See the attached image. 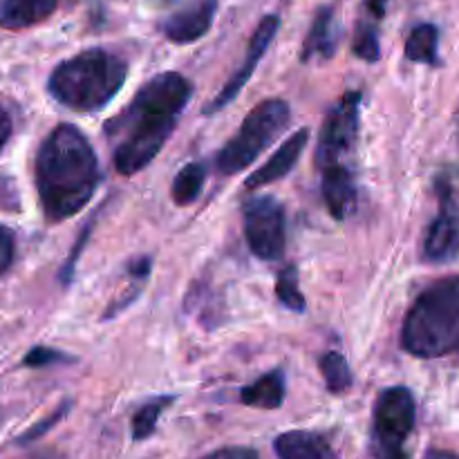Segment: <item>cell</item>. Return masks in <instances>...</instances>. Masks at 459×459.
I'll list each match as a JSON object with an SVG mask.
<instances>
[{"label": "cell", "mask_w": 459, "mask_h": 459, "mask_svg": "<svg viewBox=\"0 0 459 459\" xmlns=\"http://www.w3.org/2000/svg\"><path fill=\"white\" fill-rule=\"evenodd\" d=\"M191 94L193 85L186 76L164 72L139 88L128 108L108 121L106 134L112 142L115 169L121 175L139 173L160 155Z\"/></svg>", "instance_id": "6da1fadb"}, {"label": "cell", "mask_w": 459, "mask_h": 459, "mask_svg": "<svg viewBox=\"0 0 459 459\" xmlns=\"http://www.w3.org/2000/svg\"><path fill=\"white\" fill-rule=\"evenodd\" d=\"M36 191L49 222H63L85 209L101 184L97 152L79 128L58 124L36 155Z\"/></svg>", "instance_id": "7a4b0ae2"}, {"label": "cell", "mask_w": 459, "mask_h": 459, "mask_svg": "<svg viewBox=\"0 0 459 459\" xmlns=\"http://www.w3.org/2000/svg\"><path fill=\"white\" fill-rule=\"evenodd\" d=\"M128 65L108 49L92 48L67 58L48 81V90L61 106L76 112H97L110 103L126 83Z\"/></svg>", "instance_id": "3957f363"}, {"label": "cell", "mask_w": 459, "mask_h": 459, "mask_svg": "<svg viewBox=\"0 0 459 459\" xmlns=\"http://www.w3.org/2000/svg\"><path fill=\"white\" fill-rule=\"evenodd\" d=\"M402 345L420 359H437L459 350V276H446L421 291L408 309Z\"/></svg>", "instance_id": "277c9868"}, {"label": "cell", "mask_w": 459, "mask_h": 459, "mask_svg": "<svg viewBox=\"0 0 459 459\" xmlns=\"http://www.w3.org/2000/svg\"><path fill=\"white\" fill-rule=\"evenodd\" d=\"M291 110L282 99H269L258 103L242 121L240 130L224 143L218 152V170L222 175H236L254 164L264 148L276 142L278 134L287 128Z\"/></svg>", "instance_id": "5b68a950"}, {"label": "cell", "mask_w": 459, "mask_h": 459, "mask_svg": "<svg viewBox=\"0 0 459 459\" xmlns=\"http://www.w3.org/2000/svg\"><path fill=\"white\" fill-rule=\"evenodd\" d=\"M417 406L408 388H388L375 406V455L377 459H408L403 442L415 429Z\"/></svg>", "instance_id": "8992f818"}, {"label": "cell", "mask_w": 459, "mask_h": 459, "mask_svg": "<svg viewBox=\"0 0 459 459\" xmlns=\"http://www.w3.org/2000/svg\"><path fill=\"white\" fill-rule=\"evenodd\" d=\"M245 236L254 255L276 263L285 254V209L269 195H255L242 209Z\"/></svg>", "instance_id": "52a82bcc"}, {"label": "cell", "mask_w": 459, "mask_h": 459, "mask_svg": "<svg viewBox=\"0 0 459 459\" xmlns=\"http://www.w3.org/2000/svg\"><path fill=\"white\" fill-rule=\"evenodd\" d=\"M359 108H361V92H348L330 110L316 148V164L321 166V170L341 164V160L352 151L359 133Z\"/></svg>", "instance_id": "ba28073f"}, {"label": "cell", "mask_w": 459, "mask_h": 459, "mask_svg": "<svg viewBox=\"0 0 459 459\" xmlns=\"http://www.w3.org/2000/svg\"><path fill=\"white\" fill-rule=\"evenodd\" d=\"M439 213L430 222L424 240L429 263H451L459 255V193L451 178L437 179Z\"/></svg>", "instance_id": "9c48e42d"}, {"label": "cell", "mask_w": 459, "mask_h": 459, "mask_svg": "<svg viewBox=\"0 0 459 459\" xmlns=\"http://www.w3.org/2000/svg\"><path fill=\"white\" fill-rule=\"evenodd\" d=\"M278 27H281V18L278 16H264L263 21H260V25L255 27L254 36H251L249 40V49H247V56L245 61H242V65L238 67L236 74L231 76V79L227 81V85H224L222 90H220L218 97L213 99V101L209 103V106L204 108V115H213V112H220L222 108H227L229 103L233 101V99L240 94V90L245 88L247 81L254 76V70L258 67L260 58L264 56V52L269 49V45H272L273 36H276Z\"/></svg>", "instance_id": "30bf717a"}, {"label": "cell", "mask_w": 459, "mask_h": 459, "mask_svg": "<svg viewBox=\"0 0 459 459\" xmlns=\"http://www.w3.org/2000/svg\"><path fill=\"white\" fill-rule=\"evenodd\" d=\"M215 9H218V0H197V3L188 4L186 9L173 13L161 25L164 36L178 45L200 40L211 30V25H213Z\"/></svg>", "instance_id": "8fae6325"}, {"label": "cell", "mask_w": 459, "mask_h": 459, "mask_svg": "<svg viewBox=\"0 0 459 459\" xmlns=\"http://www.w3.org/2000/svg\"><path fill=\"white\" fill-rule=\"evenodd\" d=\"M307 139H309L307 128L296 130L291 137H287L285 142H282V146L273 152L272 160H269L267 164L260 166L255 173L249 175L245 186L249 188V191H255V188H263L267 186V184L287 178V175L294 170V166L299 164L300 155H303L305 146H307Z\"/></svg>", "instance_id": "7c38bea8"}, {"label": "cell", "mask_w": 459, "mask_h": 459, "mask_svg": "<svg viewBox=\"0 0 459 459\" xmlns=\"http://www.w3.org/2000/svg\"><path fill=\"white\" fill-rule=\"evenodd\" d=\"M323 202L334 220H348L357 211V184L343 164L323 169Z\"/></svg>", "instance_id": "4fadbf2b"}, {"label": "cell", "mask_w": 459, "mask_h": 459, "mask_svg": "<svg viewBox=\"0 0 459 459\" xmlns=\"http://www.w3.org/2000/svg\"><path fill=\"white\" fill-rule=\"evenodd\" d=\"M278 459H336L330 442L323 435L309 430H290L273 442Z\"/></svg>", "instance_id": "5bb4252c"}, {"label": "cell", "mask_w": 459, "mask_h": 459, "mask_svg": "<svg viewBox=\"0 0 459 459\" xmlns=\"http://www.w3.org/2000/svg\"><path fill=\"white\" fill-rule=\"evenodd\" d=\"M58 7V0H0V27L27 30L48 21Z\"/></svg>", "instance_id": "9a60e30c"}, {"label": "cell", "mask_w": 459, "mask_h": 459, "mask_svg": "<svg viewBox=\"0 0 459 459\" xmlns=\"http://www.w3.org/2000/svg\"><path fill=\"white\" fill-rule=\"evenodd\" d=\"M336 48H339V27H336L334 9L323 7L318 9L312 27H309V34L307 39H305L300 58H303V61H312V58H332L334 56Z\"/></svg>", "instance_id": "2e32d148"}, {"label": "cell", "mask_w": 459, "mask_h": 459, "mask_svg": "<svg viewBox=\"0 0 459 459\" xmlns=\"http://www.w3.org/2000/svg\"><path fill=\"white\" fill-rule=\"evenodd\" d=\"M240 402L251 408L276 411L285 402V375L281 370L267 372V375L255 379L251 385L242 388Z\"/></svg>", "instance_id": "e0dca14e"}, {"label": "cell", "mask_w": 459, "mask_h": 459, "mask_svg": "<svg viewBox=\"0 0 459 459\" xmlns=\"http://www.w3.org/2000/svg\"><path fill=\"white\" fill-rule=\"evenodd\" d=\"M439 30L430 22H421L411 31L406 40V56L412 63L439 65Z\"/></svg>", "instance_id": "ac0fdd59"}, {"label": "cell", "mask_w": 459, "mask_h": 459, "mask_svg": "<svg viewBox=\"0 0 459 459\" xmlns=\"http://www.w3.org/2000/svg\"><path fill=\"white\" fill-rule=\"evenodd\" d=\"M206 182V166L200 161H191V164L184 166L178 175H175L173 188H170V195L178 206H188L200 197L202 188Z\"/></svg>", "instance_id": "d6986e66"}, {"label": "cell", "mask_w": 459, "mask_h": 459, "mask_svg": "<svg viewBox=\"0 0 459 459\" xmlns=\"http://www.w3.org/2000/svg\"><path fill=\"white\" fill-rule=\"evenodd\" d=\"M175 402L173 394H164V397H155L148 403H143L133 417V439L134 442H142V439H148L157 429V421L164 415L166 408Z\"/></svg>", "instance_id": "ffe728a7"}, {"label": "cell", "mask_w": 459, "mask_h": 459, "mask_svg": "<svg viewBox=\"0 0 459 459\" xmlns=\"http://www.w3.org/2000/svg\"><path fill=\"white\" fill-rule=\"evenodd\" d=\"M321 372L332 394H343L352 385V370L341 352H327L321 359Z\"/></svg>", "instance_id": "44dd1931"}, {"label": "cell", "mask_w": 459, "mask_h": 459, "mask_svg": "<svg viewBox=\"0 0 459 459\" xmlns=\"http://www.w3.org/2000/svg\"><path fill=\"white\" fill-rule=\"evenodd\" d=\"M276 296L282 307L290 312H305V296L299 287V269L294 264H287L276 278Z\"/></svg>", "instance_id": "7402d4cb"}, {"label": "cell", "mask_w": 459, "mask_h": 459, "mask_svg": "<svg viewBox=\"0 0 459 459\" xmlns=\"http://www.w3.org/2000/svg\"><path fill=\"white\" fill-rule=\"evenodd\" d=\"M352 49L359 58H363V61H368V63L379 61L381 49H379V36H377L375 27H370V25L359 27L357 36H354Z\"/></svg>", "instance_id": "603a6c76"}, {"label": "cell", "mask_w": 459, "mask_h": 459, "mask_svg": "<svg viewBox=\"0 0 459 459\" xmlns=\"http://www.w3.org/2000/svg\"><path fill=\"white\" fill-rule=\"evenodd\" d=\"M70 361V357L63 352H58V350H52V348H34L27 352V357L22 359V363H25L27 368H45V366H54V363H67Z\"/></svg>", "instance_id": "cb8c5ba5"}, {"label": "cell", "mask_w": 459, "mask_h": 459, "mask_svg": "<svg viewBox=\"0 0 459 459\" xmlns=\"http://www.w3.org/2000/svg\"><path fill=\"white\" fill-rule=\"evenodd\" d=\"M67 406H70V403H61V406L56 408V412H54L52 417H48V420H43V421H40V424H36L34 429L30 430V433H25V435H22V437H21V442H31V439H39L40 435H45V433H48V430L52 429L54 424H58V421L63 420V415H65Z\"/></svg>", "instance_id": "d4e9b609"}, {"label": "cell", "mask_w": 459, "mask_h": 459, "mask_svg": "<svg viewBox=\"0 0 459 459\" xmlns=\"http://www.w3.org/2000/svg\"><path fill=\"white\" fill-rule=\"evenodd\" d=\"M13 263V236L7 227L0 224V276L12 267Z\"/></svg>", "instance_id": "484cf974"}, {"label": "cell", "mask_w": 459, "mask_h": 459, "mask_svg": "<svg viewBox=\"0 0 459 459\" xmlns=\"http://www.w3.org/2000/svg\"><path fill=\"white\" fill-rule=\"evenodd\" d=\"M204 459H260V457L254 448L229 446V448H220V451L211 453V455H206Z\"/></svg>", "instance_id": "4316f807"}, {"label": "cell", "mask_w": 459, "mask_h": 459, "mask_svg": "<svg viewBox=\"0 0 459 459\" xmlns=\"http://www.w3.org/2000/svg\"><path fill=\"white\" fill-rule=\"evenodd\" d=\"M9 137H12V117L7 115L3 106H0V152L7 146Z\"/></svg>", "instance_id": "83f0119b"}, {"label": "cell", "mask_w": 459, "mask_h": 459, "mask_svg": "<svg viewBox=\"0 0 459 459\" xmlns=\"http://www.w3.org/2000/svg\"><path fill=\"white\" fill-rule=\"evenodd\" d=\"M366 7L375 18H384L385 7H388V0H366Z\"/></svg>", "instance_id": "f1b7e54d"}, {"label": "cell", "mask_w": 459, "mask_h": 459, "mask_svg": "<svg viewBox=\"0 0 459 459\" xmlns=\"http://www.w3.org/2000/svg\"><path fill=\"white\" fill-rule=\"evenodd\" d=\"M424 459H459V455L451 451H439V448H433V451L426 453Z\"/></svg>", "instance_id": "f546056e"}]
</instances>
